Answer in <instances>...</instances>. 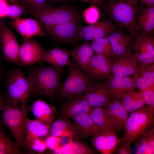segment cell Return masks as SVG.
Returning a JSON list of instances; mask_svg holds the SVG:
<instances>
[{
  "instance_id": "cell-1",
  "label": "cell",
  "mask_w": 154,
  "mask_h": 154,
  "mask_svg": "<svg viewBox=\"0 0 154 154\" xmlns=\"http://www.w3.org/2000/svg\"><path fill=\"white\" fill-rule=\"evenodd\" d=\"M64 71V67L59 68L52 65H42L31 69L29 73L32 76L34 82L32 93L54 100L60 90L61 78Z\"/></svg>"
},
{
  "instance_id": "cell-2",
  "label": "cell",
  "mask_w": 154,
  "mask_h": 154,
  "mask_svg": "<svg viewBox=\"0 0 154 154\" xmlns=\"http://www.w3.org/2000/svg\"><path fill=\"white\" fill-rule=\"evenodd\" d=\"M1 112V119L3 123L9 129L23 151L24 126L28 115L31 112L30 105L26 103L20 105L7 102Z\"/></svg>"
},
{
  "instance_id": "cell-3",
  "label": "cell",
  "mask_w": 154,
  "mask_h": 154,
  "mask_svg": "<svg viewBox=\"0 0 154 154\" xmlns=\"http://www.w3.org/2000/svg\"><path fill=\"white\" fill-rule=\"evenodd\" d=\"M139 0H108L107 11L109 19L121 28H124L135 36L136 15L139 8Z\"/></svg>"
},
{
  "instance_id": "cell-4",
  "label": "cell",
  "mask_w": 154,
  "mask_h": 154,
  "mask_svg": "<svg viewBox=\"0 0 154 154\" xmlns=\"http://www.w3.org/2000/svg\"><path fill=\"white\" fill-rule=\"evenodd\" d=\"M70 60L68 76L62 84L57 97L62 102L74 97L85 96L92 81L73 58Z\"/></svg>"
},
{
  "instance_id": "cell-5",
  "label": "cell",
  "mask_w": 154,
  "mask_h": 154,
  "mask_svg": "<svg viewBox=\"0 0 154 154\" xmlns=\"http://www.w3.org/2000/svg\"><path fill=\"white\" fill-rule=\"evenodd\" d=\"M6 94L7 102L14 104H25L34 91L33 78L29 73L26 77L20 67L10 74Z\"/></svg>"
},
{
  "instance_id": "cell-6",
  "label": "cell",
  "mask_w": 154,
  "mask_h": 154,
  "mask_svg": "<svg viewBox=\"0 0 154 154\" xmlns=\"http://www.w3.org/2000/svg\"><path fill=\"white\" fill-rule=\"evenodd\" d=\"M154 111L144 106L131 113L125 127L122 141L131 144L135 143L142 134L154 124Z\"/></svg>"
},
{
  "instance_id": "cell-7",
  "label": "cell",
  "mask_w": 154,
  "mask_h": 154,
  "mask_svg": "<svg viewBox=\"0 0 154 154\" xmlns=\"http://www.w3.org/2000/svg\"><path fill=\"white\" fill-rule=\"evenodd\" d=\"M31 13L40 21L46 29L79 19L77 11L68 7H56L46 5L32 10Z\"/></svg>"
},
{
  "instance_id": "cell-8",
  "label": "cell",
  "mask_w": 154,
  "mask_h": 154,
  "mask_svg": "<svg viewBox=\"0 0 154 154\" xmlns=\"http://www.w3.org/2000/svg\"><path fill=\"white\" fill-rule=\"evenodd\" d=\"M112 48V58L134 53L135 41L130 35L121 29H115L108 36Z\"/></svg>"
},
{
  "instance_id": "cell-9",
  "label": "cell",
  "mask_w": 154,
  "mask_h": 154,
  "mask_svg": "<svg viewBox=\"0 0 154 154\" xmlns=\"http://www.w3.org/2000/svg\"><path fill=\"white\" fill-rule=\"evenodd\" d=\"M92 81L89 85L85 96L92 108L103 107L112 98L106 80Z\"/></svg>"
},
{
  "instance_id": "cell-10",
  "label": "cell",
  "mask_w": 154,
  "mask_h": 154,
  "mask_svg": "<svg viewBox=\"0 0 154 154\" xmlns=\"http://www.w3.org/2000/svg\"><path fill=\"white\" fill-rule=\"evenodd\" d=\"M116 28L115 25L109 19L98 22L86 26H79L78 41H89L107 37Z\"/></svg>"
},
{
  "instance_id": "cell-11",
  "label": "cell",
  "mask_w": 154,
  "mask_h": 154,
  "mask_svg": "<svg viewBox=\"0 0 154 154\" xmlns=\"http://www.w3.org/2000/svg\"><path fill=\"white\" fill-rule=\"evenodd\" d=\"M0 44L6 60L20 66L19 46L14 33L7 27L2 25Z\"/></svg>"
},
{
  "instance_id": "cell-12",
  "label": "cell",
  "mask_w": 154,
  "mask_h": 154,
  "mask_svg": "<svg viewBox=\"0 0 154 154\" xmlns=\"http://www.w3.org/2000/svg\"><path fill=\"white\" fill-rule=\"evenodd\" d=\"M45 51L37 41L31 38L25 40L19 46L20 66H27L39 63Z\"/></svg>"
},
{
  "instance_id": "cell-13",
  "label": "cell",
  "mask_w": 154,
  "mask_h": 154,
  "mask_svg": "<svg viewBox=\"0 0 154 154\" xmlns=\"http://www.w3.org/2000/svg\"><path fill=\"white\" fill-rule=\"evenodd\" d=\"M93 147L102 154H112L119 143L116 133L111 129L98 131L92 136Z\"/></svg>"
},
{
  "instance_id": "cell-14",
  "label": "cell",
  "mask_w": 154,
  "mask_h": 154,
  "mask_svg": "<svg viewBox=\"0 0 154 154\" xmlns=\"http://www.w3.org/2000/svg\"><path fill=\"white\" fill-rule=\"evenodd\" d=\"M109 57L95 54L93 56L87 73L94 81L103 80L112 73V64Z\"/></svg>"
},
{
  "instance_id": "cell-15",
  "label": "cell",
  "mask_w": 154,
  "mask_h": 154,
  "mask_svg": "<svg viewBox=\"0 0 154 154\" xmlns=\"http://www.w3.org/2000/svg\"><path fill=\"white\" fill-rule=\"evenodd\" d=\"M9 23L25 40L35 36L46 35L40 22L33 18H19Z\"/></svg>"
},
{
  "instance_id": "cell-16",
  "label": "cell",
  "mask_w": 154,
  "mask_h": 154,
  "mask_svg": "<svg viewBox=\"0 0 154 154\" xmlns=\"http://www.w3.org/2000/svg\"><path fill=\"white\" fill-rule=\"evenodd\" d=\"M62 102L60 114L62 117L73 119L81 113L89 114L92 109L85 96L74 97Z\"/></svg>"
},
{
  "instance_id": "cell-17",
  "label": "cell",
  "mask_w": 154,
  "mask_h": 154,
  "mask_svg": "<svg viewBox=\"0 0 154 154\" xmlns=\"http://www.w3.org/2000/svg\"><path fill=\"white\" fill-rule=\"evenodd\" d=\"M135 30L142 34L153 37L154 32V5L139 7L135 19Z\"/></svg>"
},
{
  "instance_id": "cell-18",
  "label": "cell",
  "mask_w": 154,
  "mask_h": 154,
  "mask_svg": "<svg viewBox=\"0 0 154 154\" xmlns=\"http://www.w3.org/2000/svg\"><path fill=\"white\" fill-rule=\"evenodd\" d=\"M137 58L135 52L113 58L111 61L113 74L120 77L132 76L137 68Z\"/></svg>"
},
{
  "instance_id": "cell-19",
  "label": "cell",
  "mask_w": 154,
  "mask_h": 154,
  "mask_svg": "<svg viewBox=\"0 0 154 154\" xmlns=\"http://www.w3.org/2000/svg\"><path fill=\"white\" fill-rule=\"evenodd\" d=\"M106 82L112 98L118 99L123 94L137 88L134 78L130 76L120 77L112 74L108 77Z\"/></svg>"
},
{
  "instance_id": "cell-20",
  "label": "cell",
  "mask_w": 154,
  "mask_h": 154,
  "mask_svg": "<svg viewBox=\"0 0 154 154\" xmlns=\"http://www.w3.org/2000/svg\"><path fill=\"white\" fill-rule=\"evenodd\" d=\"M79 21L70 22L46 29L52 35L62 41L70 44L78 41Z\"/></svg>"
},
{
  "instance_id": "cell-21",
  "label": "cell",
  "mask_w": 154,
  "mask_h": 154,
  "mask_svg": "<svg viewBox=\"0 0 154 154\" xmlns=\"http://www.w3.org/2000/svg\"><path fill=\"white\" fill-rule=\"evenodd\" d=\"M30 106L31 112L35 119L50 125L54 121L56 111L54 105L38 98L34 100Z\"/></svg>"
},
{
  "instance_id": "cell-22",
  "label": "cell",
  "mask_w": 154,
  "mask_h": 154,
  "mask_svg": "<svg viewBox=\"0 0 154 154\" xmlns=\"http://www.w3.org/2000/svg\"><path fill=\"white\" fill-rule=\"evenodd\" d=\"M50 134L69 139H78L77 129L74 122L70 118L62 117L54 121L50 125Z\"/></svg>"
},
{
  "instance_id": "cell-23",
  "label": "cell",
  "mask_w": 154,
  "mask_h": 154,
  "mask_svg": "<svg viewBox=\"0 0 154 154\" xmlns=\"http://www.w3.org/2000/svg\"><path fill=\"white\" fill-rule=\"evenodd\" d=\"M80 68L87 73L94 51L89 41L78 45L74 49L68 50Z\"/></svg>"
},
{
  "instance_id": "cell-24",
  "label": "cell",
  "mask_w": 154,
  "mask_h": 154,
  "mask_svg": "<svg viewBox=\"0 0 154 154\" xmlns=\"http://www.w3.org/2000/svg\"><path fill=\"white\" fill-rule=\"evenodd\" d=\"M89 114L98 131L111 129L116 133L121 129L109 117L103 106L92 108Z\"/></svg>"
},
{
  "instance_id": "cell-25",
  "label": "cell",
  "mask_w": 154,
  "mask_h": 154,
  "mask_svg": "<svg viewBox=\"0 0 154 154\" xmlns=\"http://www.w3.org/2000/svg\"><path fill=\"white\" fill-rule=\"evenodd\" d=\"M69 55L64 48L57 46L45 51L39 63L46 62L58 68L64 67L70 64Z\"/></svg>"
},
{
  "instance_id": "cell-26",
  "label": "cell",
  "mask_w": 154,
  "mask_h": 154,
  "mask_svg": "<svg viewBox=\"0 0 154 154\" xmlns=\"http://www.w3.org/2000/svg\"><path fill=\"white\" fill-rule=\"evenodd\" d=\"M103 107L110 118L121 128H125L129 117L128 113L119 99L113 98Z\"/></svg>"
},
{
  "instance_id": "cell-27",
  "label": "cell",
  "mask_w": 154,
  "mask_h": 154,
  "mask_svg": "<svg viewBox=\"0 0 154 154\" xmlns=\"http://www.w3.org/2000/svg\"><path fill=\"white\" fill-rule=\"evenodd\" d=\"M73 119L77 128L78 139H88L98 131L88 113L80 114Z\"/></svg>"
},
{
  "instance_id": "cell-28",
  "label": "cell",
  "mask_w": 154,
  "mask_h": 154,
  "mask_svg": "<svg viewBox=\"0 0 154 154\" xmlns=\"http://www.w3.org/2000/svg\"><path fill=\"white\" fill-rule=\"evenodd\" d=\"M55 154H95L97 152L80 139H69V142L52 151Z\"/></svg>"
},
{
  "instance_id": "cell-29",
  "label": "cell",
  "mask_w": 154,
  "mask_h": 154,
  "mask_svg": "<svg viewBox=\"0 0 154 154\" xmlns=\"http://www.w3.org/2000/svg\"><path fill=\"white\" fill-rule=\"evenodd\" d=\"M50 125L27 117L25 124L24 141L33 138L46 137L50 134Z\"/></svg>"
},
{
  "instance_id": "cell-30",
  "label": "cell",
  "mask_w": 154,
  "mask_h": 154,
  "mask_svg": "<svg viewBox=\"0 0 154 154\" xmlns=\"http://www.w3.org/2000/svg\"><path fill=\"white\" fill-rule=\"evenodd\" d=\"M135 143L136 154L154 153V125L144 131Z\"/></svg>"
},
{
  "instance_id": "cell-31",
  "label": "cell",
  "mask_w": 154,
  "mask_h": 154,
  "mask_svg": "<svg viewBox=\"0 0 154 154\" xmlns=\"http://www.w3.org/2000/svg\"><path fill=\"white\" fill-rule=\"evenodd\" d=\"M135 80L137 88L140 90L146 88L154 84V64L143 68H138L132 75Z\"/></svg>"
},
{
  "instance_id": "cell-32",
  "label": "cell",
  "mask_w": 154,
  "mask_h": 154,
  "mask_svg": "<svg viewBox=\"0 0 154 154\" xmlns=\"http://www.w3.org/2000/svg\"><path fill=\"white\" fill-rule=\"evenodd\" d=\"M5 126L0 119V154H23L19 144L13 141L7 135Z\"/></svg>"
},
{
  "instance_id": "cell-33",
  "label": "cell",
  "mask_w": 154,
  "mask_h": 154,
  "mask_svg": "<svg viewBox=\"0 0 154 154\" xmlns=\"http://www.w3.org/2000/svg\"><path fill=\"white\" fill-rule=\"evenodd\" d=\"M119 99L127 113H130L145 105L139 92L135 90L127 92L122 95Z\"/></svg>"
},
{
  "instance_id": "cell-34",
  "label": "cell",
  "mask_w": 154,
  "mask_h": 154,
  "mask_svg": "<svg viewBox=\"0 0 154 154\" xmlns=\"http://www.w3.org/2000/svg\"><path fill=\"white\" fill-rule=\"evenodd\" d=\"M136 40L135 52L147 53L154 57V40L153 37L143 35L136 31L135 35Z\"/></svg>"
},
{
  "instance_id": "cell-35",
  "label": "cell",
  "mask_w": 154,
  "mask_h": 154,
  "mask_svg": "<svg viewBox=\"0 0 154 154\" xmlns=\"http://www.w3.org/2000/svg\"><path fill=\"white\" fill-rule=\"evenodd\" d=\"M47 148L45 140L44 138H33L24 142L23 151L27 154H42Z\"/></svg>"
},
{
  "instance_id": "cell-36",
  "label": "cell",
  "mask_w": 154,
  "mask_h": 154,
  "mask_svg": "<svg viewBox=\"0 0 154 154\" xmlns=\"http://www.w3.org/2000/svg\"><path fill=\"white\" fill-rule=\"evenodd\" d=\"M90 44L95 54L112 58L113 51L108 36L92 40Z\"/></svg>"
},
{
  "instance_id": "cell-37",
  "label": "cell",
  "mask_w": 154,
  "mask_h": 154,
  "mask_svg": "<svg viewBox=\"0 0 154 154\" xmlns=\"http://www.w3.org/2000/svg\"><path fill=\"white\" fill-rule=\"evenodd\" d=\"M32 10L29 7H23L20 4H12L8 5L7 11V17L14 20L19 18L25 13H31Z\"/></svg>"
},
{
  "instance_id": "cell-38",
  "label": "cell",
  "mask_w": 154,
  "mask_h": 154,
  "mask_svg": "<svg viewBox=\"0 0 154 154\" xmlns=\"http://www.w3.org/2000/svg\"><path fill=\"white\" fill-rule=\"evenodd\" d=\"M100 11L97 6L91 4L89 7L86 9L83 13L86 22L90 24L97 23L100 18Z\"/></svg>"
},
{
  "instance_id": "cell-39",
  "label": "cell",
  "mask_w": 154,
  "mask_h": 154,
  "mask_svg": "<svg viewBox=\"0 0 154 154\" xmlns=\"http://www.w3.org/2000/svg\"><path fill=\"white\" fill-rule=\"evenodd\" d=\"M141 96L148 106L154 111V84L149 87L140 90Z\"/></svg>"
},
{
  "instance_id": "cell-40",
  "label": "cell",
  "mask_w": 154,
  "mask_h": 154,
  "mask_svg": "<svg viewBox=\"0 0 154 154\" xmlns=\"http://www.w3.org/2000/svg\"><path fill=\"white\" fill-rule=\"evenodd\" d=\"M63 138L49 134L45 137V139L48 148L52 151L64 144L62 140Z\"/></svg>"
},
{
  "instance_id": "cell-41",
  "label": "cell",
  "mask_w": 154,
  "mask_h": 154,
  "mask_svg": "<svg viewBox=\"0 0 154 154\" xmlns=\"http://www.w3.org/2000/svg\"><path fill=\"white\" fill-rule=\"evenodd\" d=\"M137 53V61L138 62L139 64L137 66L138 68L145 67L154 63V57L151 54L147 53Z\"/></svg>"
},
{
  "instance_id": "cell-42",
  "label": "cell",
  "mask_w": 154,
  "mask_h": 154,
  "mask_svg": "<svg viewBox=\"0 0 154 154\" xmlns=\"http://www.w3.org/2000/svg\"><path fill=\"white\" fill-rule=\"evenodd\" d=\"M115 153L116 154H131L133 150L130 147V144L121 141L118 143Z\"/></svg>"
},
{
  "instance_id": "cell-43",
  "label": "cell",
  "mask_w": 154,
  "mask_h": 154,
  "mask_svg": "<svg viewBox=\"0 0 154 154\" xmlns=\"http://www.w3.org/2000/svg\"><path fill=\"white\" fill-rule=\"evenodd\" d=\"M47 0H29L27 3L32 10L40 9L47 5L46 3Z\"/></svg>"
},
{
  "instance_id": "cell-44",
  "label": "cell",
  "mask_w": 154,
  "mask_h": 154,
  "mask_svg": "<svg viewBox=\"0 0 154 154\" xmlns=\"http://www.w3.org/2000/svg\"><path fill=\"white\" fill-rule=\"evenodd\" d=\"M8 6L6 0H0V18L7 17L6 11Z\"/></svg>"
},
{
  "instance_id": "cell-45",
  "label": "cell",
  "mask_w": 154,
  "mask_h": 154,
  "mask_svg": "<svg viewBox=\"0 0 154 154\" xmlns=\"http://www.w3.org/2000/svg\"><path fill=\"white\" fill-rule=\"evenodd\" d=\"M7 102V98L6 93H0V112L6 106Z\"/></svg>"
},
{
  "instance_id": "cell-46",
  "label": "cell",
  "mask_w": 154,
  "mask_h": 154,
  "mask_svg": "<svg viewBox=\"0 0 154 154\" xmlns=\"http://www.w3.org/2000/svg\"><path fill=\"white\" fill-rule=\"evenodd\" d=\"M138 2L141 7H145L154 5V0H139Z\"/></svg>"
},
{
  "instance_id": "cell-47",
  "label": "cell",
  "mask_w": 154,
  "mask_h": 154,
  "mask_svg": "<svg viewBox=\"0 0 154 154\" xmlns=\"http://www.w3.org/2000/svg\"><path fill=\"white\" fill-rule=\"evenodd\" d=\"M88 4L102 6L104 5V0H87Z\"/></svg>"
},
{
  "instance_id": "cell-48",
  "label": "cell",
  "mask_w": 154,
  "mask_h": 154,
  "mask_svg": "<svg viewBox=\"0 0 154 154\" xmlns=\"http://www.w3.org/2000/svg\"><path fill=\"white\" fill-rule=\"evenodd\" d=\"M6 1H9L13 4H19L20 5V0H6Z\"/></svg>"
},
{
  "instance_id": "cell-49",
  "label": "cell",
  "mask_w": 154,
  "mask_h": 154,
  "mask_svg": "<svg viewBox=\"0 0 154 154\" xmlns=\"http://www.w3.org/2000/svg\"><path fill=\"white\" fill-rule=\"evenodd\" d=\"M3 24H2V22L0 21V37L1 33V31L2 29V27Z\"/></svg>"
},
{
  "instance_id": "cell-50",
  "label": "cell",
  "mask_w": 154,
  "mask_h": 154,
  "mask_svg": "<svg viewBox=\"0 0 154 154\" xmlns=\"http://www.w3.org/2000/svg\"><path fill=\"white\" fill-rule=\"evenodd\" d=\"M20 1H22V2L27 3L29 0H19Z\"/></svg>"
},
{
  "instance_id": "cell-51",
  "label": "cell",
  "mask_w": 154,
  "mask_h": 154,
  "mask_svg": "<svg viewBox=\"0 0 154 154\" xmlns=\"http://www.w3.org/2000/svg\"><path fill=\"white\" fill-rule=\"evenodd\" d=\"M82 1H83L84 2L88 3V1L87 0H79Z\"/></svg>"
},
{
  "instance_id": "cell-52",
  "label": "cell",
  "mask_w": 154,
  "mask_h": 154,
  "mask_svg": "<svg viewBox=\"0 0 154 154\" xmlns=\"http://www.w3.org/2000/svg\"><path fill=\"white\" fill-rule=\"evenodd\" d=\"M0 72H1V67H0Z\"/></svg>"
},
{
  "instance_id": "cell-53",
  "label": "cell",
  "mask_w": 154,
  "mask_h": 154,
  "mask_svg": "<svg viewBox=\"0 0 154 154\" xmlns=\"http://www.w3.org/2000/svg\"></svg>"
}]
</instances>
